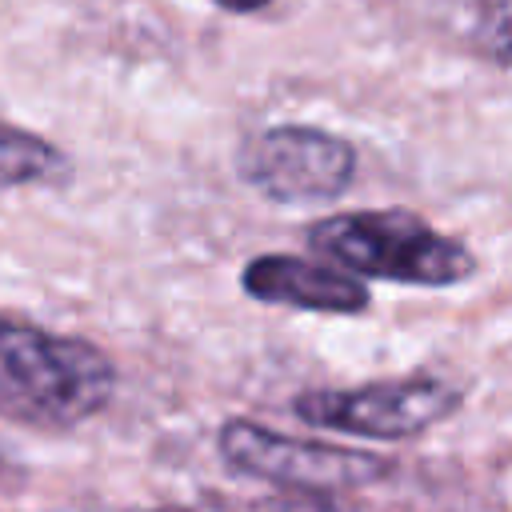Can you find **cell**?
<instances>
[{
	"mask_svg": "<svg viewBox=\"0 0 512 512\" xmlns=\"http://www.w3.org/2000/svg\"><path fill=\"white\" fill-rule=\"evenodd\" d=\"M236 176L272 204H320L352 184L356 148L316 124H268L240 140Z\"/></svg>",
	"mask_w": 512,
	"mask_h": 512,
	"instance_id": "5b68a950",
	"label": "cell"
},
{
	"mask_svg": "<svg viewBox=\"0 0 512 512\" xmlns=\"http://www.w3.org/2000/svg\"><path fill=\"white\" fill-rule=\"evenodd\" d=\"M464 388L436 372H412L396 380H372L356 388H308L292 400L296 420L324 432L360 440H412L440 420L456 416Z\"/></svg>",
	"mask_w": 512,
	"mask_h": 512,
	"instance_id": "277c9868",
	"label": "cell"
},
{
	"mask_svg": "<svg viewBox=\"0 0 512 512\" xmlns=\"http://www.w3.org/2000/svg\"><path fill=\"white\" fill-rule=\"evenodd\" d=\"M244 296L260 304H280L296 312H328V316H356L372 304V292L364 280L308 256L288 252H264L252 256L240 272Z\"/></svg>",
	"mask_w": 512,
	"mask_h": 512,
	"instance_id": "8992f818",
	"label": "cell"
},
{
	"mask_svg": "<svg viewBox=\"0 0 512 512\" xmlns=\"http://www.w3.org/2000/svg\"><path fill=\"white\" fill-rule=\"evenodd\" d=\"M216 8H224V12H236V16H248V12H260V8H268L272 0H212Z\"/></svg>",
	"mask_w": 512,
	"mask_h": 512,
	"instance_id": "ba28073f",
	"label": "cell"
},
{
	"mask_svg": "<svg viewBox=\"0 0 512 512\" xmlns=\"http://www.w3.org/2000/svg\"><path fill=\"white\" fill-rule=\"evenodd\" d=\"M116 364L84 336L48 332L0 312V416L64 432L116 396Z\"/></svg>",
	"mask_w": 512,
	"mask_h": 512,
	"instance_id": "6da1fadb",
	"label": "cell"
},
{
	"mask_svg": "<svg viewBox=\"0 0 512 512\" xmlns=\"http://www.w3.org/2000/svg\"><path fill=\"white\" fill-rule=\"evenodd\" d=\"M304 240L324 264L356 280L368 276L408 288H452L476 276L472 248L436 232L424 216L408 208L332 212L308 224Z\"/></svg>",
	"mask_w": 512,
	"mask_h": 512,
	"instance_id": "7a4b0ae2",
	"label": "cell"
},
{
	"mask_svg": "<svg viewBox=\"0 0 512 512\" xmlns=\"http://www.w3.org/2000/svg\"><path fill=\"white\" fill-rule=\"evenodd\" d=\"M72 176L68 156L40 132L0 120V192L32 184H64Z\"/></svg>",
	"mask_w": 512,
	"mask_h": 512,
	"instance_id": "52a82bcc",
	"label": "cell"
},
{
	"mask_svg": "<svg viewBox=\"0 0 512 512\" xmlns=\"http://www.w3.org/2000/svg\"><path fill=\"white\" fill-rule=\"evenodd\" d=\"M216 452L232 472L276 484L292 496H340V492L372 488L388 480L396 468L392 456L348 448V444H328V440L284 436L248 416H232L220 424Z\"/></svg>",
	"mask_w": 512,
	"mask_h": 512,
	"instance_id": "3957f363",
	"label": "cell"
}]
</instances>
